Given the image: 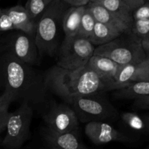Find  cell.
I'll use <instances>...</instances> for the list:
<instances>
[{
    "instance_id": "30",
    "label": "cell",
    "mask_w": 149,
    "mask_h": 149,
    "mask_svg": "<svg viewBox=\"0 0 149 149\" xmlns=\"http://www.w3.org/2000/svg\"><path fill=\"white\" fill-rule=\"evenodd\" d=\"M10 112L8 110H4L0 111V134L6 130L7 120H8Z\"/></svg>"
},
{
    "instance_id": "34",
    "label": "cell",
    "mask_w": 149,
    "mask_h": 149,
    "mask_svg": "<svg viewBox=\"0 0 149 149\" xmlns=\"http://www.w3.org/2000/svg\"><path fill=\"white\" fill-rule=\"evenodd\" d=\"M99 0H90V2H92V3H95V2H97V1H99Z\"/></svg>"
},
{
    "instance_id": "29",
    "label": "cell",
    "mask_w": 149,
    "mask_h": 149,
    "mask_svg": "<svg viewBox=\"0 0 149 149\" xmlns=\"http://www.w3.org/2000/svg\"><path fill=\"white\" fill-rule=\"evenodd\" d=\"M121 1L132 11V13L146 1L145 0H121Z\"/></svg>"
},
{
    "instance_id": "25",
    "label": "cell",
    "mask_w": 149,
    "mask_h": 149,
    "mask_svg": "<svg viewBox=\"0 0 149 149\" xmlns=\"http://www.w3.org/2000/svg\"><path fill=\"white\" fill-rule=\"evenodd\" d=\"M14 30L15 29L7 13V8H0V32H8Z\"/></svg>"
},
{
    "instance_id": "9",
    "label": "cell",
    "mask_w": 149,
    "mask_h": 149,
    "mask_svg": "<svg viewBox=\"0 0 149 149\" xmlns=\"http://www.w3.org/2000/svg\"><path fill=\"white\" fill-rule=\"evenodd\" d=\"M43 119L46 127L58 133L77 130L79 120L71 106L66 103L51 102L44 113Z\"/></svg>"
},
{
    "instance_id": "27",
    "label": "cell",
    "mask_w": 149,
    "mask_h": 149,
    "mask_svg": "<svg viewBox=\"0 0 149 149\" xmlns=\"http://www.w3.org/2000/svg\"><path fill=\"white\" fill-rule=\"evenodd\" d=\"M14 101L13 95L7 91H3L0 95V111L4 110H8L9 106L12 102Z\"/></svg>"
},
{
    "instance_id": "2",
    "label": "cell",
    "mask_w": 149,
    "mask_h": 149,
    "mask_svg": "<svg viewBox=\"0 0 149 149\" xmlns=\"http://www.w3.org/2000/svg\"><path fill=\"white\" fill-rule=\"evenodd\" d=\"M47 88L51 93L70 104L74 99L108 91V84L87 65L67 70L56 65L44 74Z\"/></svg>"
},
{
    "instance_id": "37",
    "label": "cell",
    "mask_w": 149,
    "mask_h": 149,
    "mask_svg": "<svg viewBox=\"0 0 149 149\" xmlns=\"http://www.w3.org/2000/svg\"></svg>"
},
{
    "instance_id": "13",
    "label": "cell",
    "mask_w": 149,
    "mask_h": 149,
    "mask_svg": "<svg viewBox=\"0 0 149 149\" xmlns=\"http://www.w3.org/2000/svg\"><path fill=\"white\" fill-rule=\"evenodd\" d=\"M86 65L94 71L99 78L108 84V91H110V85L113 80L120 65L106 57L93 55Z\"/></svg>"
},
{
    "instance_id": "20",
    "label": "cell",
    "mask_w": 149,
    "mask_h": 149,
    "mask_svg": "<svg viewBox=\"0 0 149 149\" xmlns=\"http://www.w3.org/2000/svg\"><path fill=\"white\" fill-rule=\"evenodd\" d=\"M96 22L93 15L86 6V9L82 15L81 20H80V28H79L77 36L89 39V38L91 36L93 29H94Z\"/></svg>"
},
{
    "instance_id": "35",
    "label": "cell",
    "mask_w": 149,
    "mask_h": 149,
    "mask_svg": "<svg viewBox=\"0 0 149 149\" xmlns=\"http://www.w3.org/2000/svg\"><path fill=\"white\" fill-rule=\"evenodd\" d=\"M145 1H149V0H145Z\"/></svg>"
},
{
    "instance_id": "31",
    "label": "cell",
    "mask_w": 149,
    "mask_h": 149,
    "mask_svg": "<svg viewBox=\"0 0 149 149\" xmlns=\"http://www.w3.org/2000/svg\"><path fill=\"white\" fill-rule=\"evenodd\" d=\"M68 5H71V7H84L86 6L90 0H62Z\"/></svg>"
},
{
    "instance_id": "16",
    "label": "cell",
    "mask_w": 149,
    "mask_h": 149,
    "mask_svg": "<svg viewBox=\"0 0 149 149\" xmlns=\"http://www.w3.org/2000/svg\"><path fill=\"white\" fill-rule=\"evenodd\" d=\"M114 97L120 100H136L149 96V81H132L129 85L121 90H115Z\"/></svg>"
},
{
    "instance_id": "14",
    "label": "cell",
    "mask_w": 149,
    "mask_h": 149,
    "mask_svg": "<svg viewBox=\"0 0 149 149\" xmlns=\"http://www.w3.org/2000/svg\"><path fill=\"white\" fill-rule=\"evenodd\" d=\"M7 11L15 30L35 36L37 22L31 17L25 7L16 5L7 8Z\"/></svg>"
},
{
    "instance_id": "15",
    "label": "cell",
    "mask_w": 149,
    "mask_h": 149,
    "mask_svg": "<svg viewBox=\"0 0 149 149\" xmlns=\"http://www.w3.org/2000/svg\"><path fill=\"white\" fill-rule=\"evenodd\" d=\"M86 9L84 7H70L66 10L63 17L62 29L64 37L77 36L82 15Z\"/></svg>"
},
{
    "instance_id": "23",
    "label": "cell",
    "mask_w": 149,
    "mask_h": 149,
    "mask_svg": "<svg viewBox=\"0 0 149 149\" xmlns=\"http://www.w3.org/2000/svg\"><path fill=\"white\" fill-rule=\"evenodd\" d=\"M131 31L142 41L149 38V20H134Z\"/></svg>"
},
{
    "instance_id": "4",
    "label": "cell",
    "mask_w": 149,
    "mask_h": 149,
    "mask_svg": "<svg viewBox=\"0 0 149 149\" xmlns=\"http://www.w3.org/2000/svg\"><path fill=\"white\" fill-rule=\"evenodd\" d=\"M93 55L106 57L120 65H138L146 58L142 40L132 31L122 33L112 42L96 47Z\"/></svg>"
},
{
    "instance_id": "5",
    "label": "cell",
    "mask_w": 149,
    "mask_h": 149,
    "mask_svg": "<svg viewBox=\"0 0 149 149\" xmlns=\"http://www.w3.org/2000/svg\"><path fill=\"white\" fill-rule=\"evenodd\" d=\"M101 93L74 99L70 106L75 112L79 122H105L115 120L118 113L110 102Z\"/></svg>"
},
{
    "instance_id": "6",
    "label": "cell",
    "mask_w": 149,
    "mask_h": 149,
    "mask_svg": "<svg viewBox=\"0 0 149 149\" xmlns=\"http://www.w3.org/2000/svg\"><path fill=\"white\" fill-rule=\"evenodd\" d=\"M95 48L88 39L78 36L64 37L58 49L56 65L67 70L85 67L93 55Z\"/></svg>"
},
{
    "instance_id": "36",
    "label": "cell",
    "mask_w": 149,
    "mask_h": 149,
    "mask_svg": "<svg viewBox=\"0 0 149 149\" xmlns=\"http://www.w3.org/2000/svg\"><path fill=\"white\" fill-rule=\"evenodd\" d=\"M147 149H149V148H147Z\"/></svg>"
},
{
    "instance_id": "7",
    "label": "cell",
    "mask_w": 149,
    "mask_h": 149,
    "mask_svg": "<svg viewBox=\"0 0 149 149\" xmlns=\"http://www.w3.org/2000/svg\"><path fill=\"white\" fill-rule=\"evenodd\" d=\"M34 109L26 103H20L13 112H10L6 135L1 145L5 149H19L31 136V123Z\"/></svg>"
},
{
    "instance_id": "26",
    "label": "cell",
    "mask_w": 149,
    "mask_h": 149,
    "mask_svg": "<svg viewBox=\"0 0 149 149\" xmlns=\"http://www.w3.org/2000/svg\"><path fill=\"white\" fill-rule=\"evenodd\" d=\"M134 20H149V1H145L143 5L132 13Z\"/></svg>"
},
{
    "instance_id": "28",
    "label": "cell",
    "mask_w": 149,
    "mask_h": 149,
    "mask_svg": "<svg viewBox=\"0 0 149 149\" xmlns=\"http://www.w3.org/2000/svg\"><path fill=\"white\" fill-rule=\"evenodd\" d=\"M134 106L138 109H149V96L134 100Z\"/></svg>"
},
{
    "instance_id": "12",
    "label": "cell",
    "mask_w": 149,
    "mask_h": 149,
    "mask_svg": "<svg viewBox=\"0 0 149 149\" xmlns=\"http://www.w3.org/2000/svg\"><path fill=\"white\" fill-rule=\"evenodd\" d=\"M91 14L94 17L96 21L104 23L121 33H127L131 32V26L123 21L113 13L102 7L98 3L89 2L86 5Z\"/></svg>"
},
{
    "instance_id": "8",
    "label": "cell",
    "mask_w": 149,
    "mask_h": 149,
    "mask_svg": "<svg viewBox=\"0 0 149 149\" xmlns=\"http://www.w3.org/2000/svg\"><path fill=\"white\" fill-rule=\"evenodd\" d=\"M34 37L20 31H8L0 41L1 52L11 54L19 61L34 66L38 64L39 58Z\"/></svg>"
},
{
    "instance_id": "21",
    "label": "cell",
    "mask_w": 149,
    "mask_h": 149,
    "mask_svg": "<svg viewBox=\"0 0 149 149\" xmlns=\"http://www.w3.org/2000/svg\"><path fill=\"white\" fill-rule=\"evenodd\" d=\"M53 1V0H28L25 5V8L31 17L37 23V19L41 17L45 9Z\"/></svg>"
},
{
    "instance_id": "10",
    "label": "cell",
    "mask_w": 149,
    "mask_h": 149,
    "mask_svg": "<svg viewBox=\"0 0 149 149\" xmlns=\"http://www.w3.org/2000/svg\"><path fill=\"white\" fill-rule=\"evenodd\" d=\"M85 133L89 139L96 146L112 142L127 143L130 140L125 134L105 122H89L85 127Z\"/></svg>"
},
{
    "instance_id": "18",
    "label": "cell",
    "mask_w": 149,
    "mask_h": 149,
    "mask_svg": "<svg viewBox=\"0 0 149 149\" xmlns=\"http://www.w3.org/2000/svg\"><path fill=\"white\" fill-rule=\"evenodd\" d=\"M98 3L132 28V11L121 0H99Z\"/></svg>"
},
{
    "instance_id": "1",
    "label": "cell",
    "mask_w": 149,
    "mask_h": 149,
    "mask_svg": "<svg viewBox=\"0 0 149 149\" xmlns=\"http://www.w3.org/2000/svg\"><path fill=\"white\" fill-rule=\"evenodd\" d=\"M0 87L34 111L45 112L51 103L45 76L7 52L0 55Z\"/></svg>"
},
{
    "instance_id": "17",
    "label": "cell",
    "mask_w": 149,
    "mask_h": 149,
    "mask_svg": "<svg viewBox=\"0 0 149 149\" xmlns=\"http://www.w3.org/2000/svg\"><path fill=\"white\" fill-rule=\"evenodd\" d=\"M121 34L118 31L96 21L89 41L96 47L112 42Z\"/></svg>"
},
{
    "instance_id": "3",
    "label": "cell",
    "mask_w": 149,
    "mask_h": 149,
    "mask_svg": "<svg viewBox=\"0 0 149 149\" xmlns=\"http://www.w3.org/2000/svg\"><path fill=\"white\" fill-rule=\"evenodd\" d=\"M68 4L62 0H53L37 20L35 42L39 57H53L58 47L60 26Z\"/></svg>"
},
{
    "instance_id": "32",
    "label": "cell",
    "mask_w": 149,
    "mask_h": 149,
    "mask_svg": "<svg viewBox=\"0 0 149 149\" xmlns=\"http://www.w3.org/2000/svg\"><path fill=\"white\" fill-rule=\"evenodd\" d=\"M142 45H143V47L145 52L146 58H149V38L142 41Z\"/></svg>"
},
{
    "instance_id": "24",
    "label": "cell",
    "mask_w": 149,
    "mask_h": 149,
    "mask_svg": "<svg viewBox=\"0 0 149 149\" xmlns=\"http://www.w3.org/2000/svg\"><path fill=\"white\" fill-rule=\"evenodd\" d=\"M149 81V58H146L144 61L137 65L132 81Z\"/></svg>"
},
{
    "instance_id": "33",
    "label": "cell",
    "mask_w": 149,
    "mask_h": 149,
    "mask_svg": "<svg viewBox=\"0 0 149 149\" xmlns=\"http://www.w3.org/2000/svg\"><path fill=\"white\" fill-rule=\"evenodd\" d=\"M144 120H145V127H146V130L147 131L149 132V116H145L144 117Z\"/></svg>"
},
{
    "instance_id": "19",
    "label": "cell",
    "mask_w": 149,
    "mask_h": 149,
    "mask_svg": "<svg viewBox=\"0 0 149 149\" xmlns=\"http://www.w3.org/2000/svg\"><path fill=\"white\" fill-rule=\"evenodd\" d=\"M139 65V64H138ZM138 65H120L113 80L110 85V91L121 90L132 82V78Z\"/></svg>"
},
{
    "instance_id": "11",
    "label": "cell",
    "mask_w": 149,
    "mask_h": 149,
    "mask_svg": "<svg viewBox=\"0 0 149 149\" xmlns=\"http://www.w3.org/2000/svg\"><path fill=\"white\" fill-rule=\"evenodd\" d=\"M42 135L48 149H88L80 140L77 130L58 133L45 127Z\"/></svg>"
},
{
    "instance_id": "22",
    "label": "cell",
    "mask_w": 149,
    "mask_h": 149,
    "mask_svg": "<svg viewBox=\"0 0 149 149\" xmlns=\"http://www.w3.org/2000/svg\"><path fill=\"white\" fill-rule=\"evenodd\" d=\"M123 122L131 129L136 131H143L146 130L144 119L133 112H125L121 115Z\"/></svg>"
}]
</instances>
